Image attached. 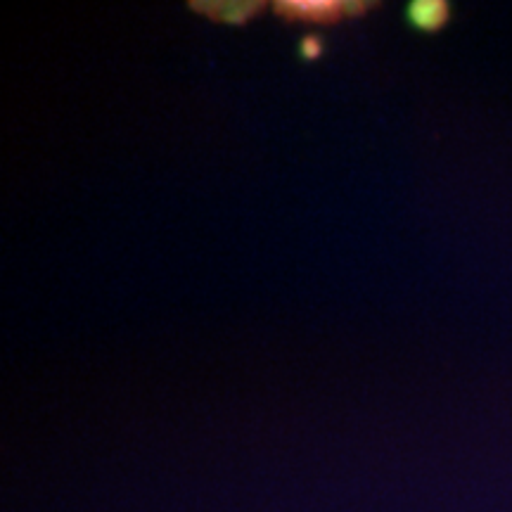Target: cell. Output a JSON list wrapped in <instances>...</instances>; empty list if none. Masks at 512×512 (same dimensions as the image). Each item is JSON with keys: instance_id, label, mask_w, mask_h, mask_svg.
I'll list each match as a JSON object with an SVG mask.
<instances>
[{"instance_id": "3957f363", "label": "cell", "mask_w": 512, "mask_h": 512, "mask_svg": "<svg viewBox=\"0 0 512 512\" xmlns=\"http://www.w3.org/2000/svg\"><path fill=\"white\" fill-rule=\"evenodd\" d=\"M202 12H211L216 19H223V22L230 24H245L249 17L259 12V3H200L195 5Z\"/></svg>"}, {"instance_id": "277c9868", "label": "cell", "mask_w": 512, "mask_h": 512, "mask_svg": "<svg viewBox=\"0 0 512 512\" xmlns=\"http://www.w3.org/2000/svg\"><path fill=\"white\" fill-rule=\"evenodd\" d=\"M299 55H302V60H318L320 55H323V41H320V36L316 34H306L302 41H299Z\"/></svg>"}, {"instance_id": "6da1fadb", "label": "cell", "mask_w": 512, "mask_h": 512, "mask_svg": "<svg viewBox=\"0 0 512 512\" xmlns=\"http://www.w3.org/2000/svg\"><path fill=\"white\" fill-rule=\"evenodd\" d=\"M275 12L297 22L330 24L347 15V5L337 0H280L275 3Z\"/></svg>"}, {"instance_id": "7a4b0ae2", "label": "cell", "mask_w": 512, "mask_h": 512, "mask_svg": "<svg viewBox=\"0 0 512 512\" xmlns=\"http://www.w3.org/2000/svg\"><path fill=\"white\" fill-rule=\"evenodd\" d=\"M406 19L413 29L437 34L451 22V5L444 0H413L406 8Z\"/></svg>"}]
</instances>
